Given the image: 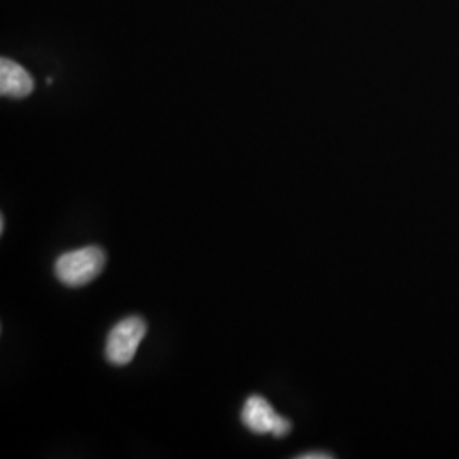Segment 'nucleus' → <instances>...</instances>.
I'll list each match as a JSON object with an SVG mask.
<instances>
[{"mask_svg":"<svg viewBox=\"0 0 459 459\" xmlns=\"http://www.w3.org/2000/svg\"><path fill=\"white\" fill-rule=\"evenodd\" d=\"M4 230H5V218L0 216V233H4Z\"/></svg>","mask_w":459,"mask_h":459,"instance_id":"obj_6","label":"nucleus"},{"mask_svg":"<svg viewBox=\"0 0 459 459\" xmlns=\"http://www.w3.org/2000/svg\"><path fill=\"white\" fill-rule=\"evenodd\" d=\"M106 267V254L100 247H83L66 252L55 264V274L68 288H82L98 278Z\"/></svg>","mask_w":459,"mask_h":459,"instance_id":"obj_1","label":"nucleus"},{"mask_svg":"<svg viewBox=\"0 0 459 459\" xmlns=\"http://www.w3.org/2000/svg\"><path fill=\"white\" fill-rule=\"evenodd\" d=\"M34 91L33 77L16 62L0 60V94L4 98L24 99Z\"/></svg>","mask_w":459,"mask_h":459,"instance_id":"obj_4","label":"nucleus"},{"mask_svg":"<svg viewBox=\"0 0 459 459\" xmlns=\"http://www.w3.org/2000/svg\"><path fill=\"white\" fill-rule=\"evenodd\" d=\"M147 335V324L140 316H128L116 324L106 341V359L115 366L133 361L138 347Z\"/></svg>","mask_w":459,"mask_h":459,"instance_id":"obj_2","label":"nucleus"},{"mask_svg":"<svg viewBox=\"0 0 459 459\" xmlns=\"http://www.w3.org/2000/svg\"><path fill=\"white\" fill-rule=\"evenodd\" d=\"M299 459H330L333 458L332 455H325V453H307V455H299Z\"/></svg>","mask_w":459,"mask_h":459,"instance_id":"obj_5","label":"nucleus"},{"mask_svg":"<svg viewBox=\"0 0 459 459\" xmlns=\"http://www.w3.org/2000/svg\"><path fill=\"white\" fill-rule=\"evenodd\" d=\"M281 415L263 396H250L242 409V422L254 434H273Z\"/></svg>","mask_w":459,"mask_h":459,"instance_id":"obj_3","label":"nucleus"}]
</instances>
